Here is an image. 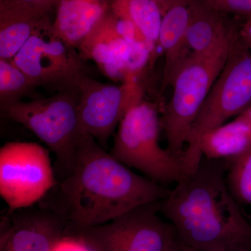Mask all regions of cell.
Masks as SVG:
<instances>
[{
	"label": "cell",
	"mask_w": 251,
	"mask_h": 251,
	"mask_svg": "<svg viewBox=\"0 0 251 251\" xmlns=\"http://www.w3.org/2000/svg\"><path fill=\"white\" fill-rule=\"evenodd\" d=\"M76 86L46 99L21 100L1 110L8 118L30 130L55 154L57 171L66 177L74 169L82 137Z\"/></svg>",
	"instance_id": "5"
},
{
	"label": "cell",
	"mask_w": 251,
	"mask_h": 251,
	"mask_svg": "<svg viewBox=\"0 0 251 251\" xmlns=\"http://www.w3.org/2000/svg\"><path fill=\"white\" fill-rule=\"evenodd\" d=\"M237 118L242 120L243 122H246V123L251 126V105L245 111L243 112L241 115L237 116Z\"/></svg>",
	"instance_id": "27"
},
{
	"label": "cell",
	"mask_w": 251,
	"mask_h": 251,
	"mask_svg": "<svg viewBox=\"0 0 251 251\" xmlns=\"http://www.w3.org/2000/svg\"><path fill=\"white\" fill-rule=\"evenodd\" d=\"M36 87L34 82L11 60L0 59L1 110L21 101Z\"/></svg>",
	"instance_id": "19"
},
{
	"label": "cell",
	"mask_w": 251,
	"mask_h": 251,
	"mask_svg": "<svg viewBox=\"0 0 251 251\" xmlns=\"http://www.w3.org/2000/svg\"><path fill=\"white\" fill-rule=\"evenodd\" d=\"M221 251H251V239L235 243Z\"/></svg>",
	"instance_id": "26"
},
{
	"label": "cell",
	"mask_w": 251,
	"mask_h": 251,
	"mask_svg": "<svg viewBox=\"0 0 251 251\" xmlns=\"http://www.w3.org/2000/svg\"><path fill=\"white\" fill-rule=\"evenodd\" d=\"M52 23L36 31L11 61L36 87L57 92L75 87L87 70L77 50L52 34Z\"/></svg>",
	"instance_id": "10"
},
{
	"label": "cell",
	"mask_w": 251,
	"mask_h": 251,
	"mask_svg": "<svg viewBox=\"0 0 251 251\" xmlns=\"http://www.w3.org/2000/svg\"><path fill=\"white\" fill-rule=\"evenodd\" d=\"M57 0H0V59L14 58L36 31L51 24Z\"/></svg>",
	"instance_id": "13"
},
{
	"label": "cell",
	"mask_w": 251,
	"mask_h": 251,
	"mask_svg": "<svg viewBox=\"0 0 251 251\" xmlns=\"http://www.w3.org/2000/svg\"><path fill=\"white\" fill-rule=\"evenodd\" d=\"M161 201L135 207L106 224L68 228L92 251H166L177 235L173 224L158 215Z\"/></svg>",
	"instance_id": "7"
},
{
	"label": "cell",
	"mask_w": 251,
	"mask_h": 251,
	"mask_svg": "<svg viewBox=\"0 0 251 251\" xmlns=\"http://www.w3.org/2000/svg\"><path fill=\"white\" fill-rule=\"evenodd\" d=\"M53 251H92L80 237L68 228Z\"/></svg>",
	"instance_id": "22"
},
{
	"label": "cell",
	"mask_w": 251,
	"mask_h": 251,
	"mask_svg": "<svg viewBox=\"0 0 251 251\" xmlns=\"http://www.w3.org/2000/svg\"><path fill=\"white\" fill-rule=\"evenodd\" d=\"M114 0H57L52 34L77 49L99 20L111 9Z\"/></svg>",
	"instance_id": "15"
},
{
	"label": "cell",
	"mask_w": 251,
	"mask_h": 251,
	"mask_svg": "<svg viewBox=\"0 0 251 251\" xmlns=\"http://www.w3.org/2000/svg\"><path fill=\"white\" fill-rule=\"evenodd\" d=\"M111 11L117 17L130 21L153 45L159 44L163 15L156 3L148 0H114Z\"/></svg>",
	"instance_id": "18"
},
{
	"label": "cell",
	"mask_w": 251,
	"mask_h": 251,
	"mask_svg": "<svg viewBox=\"0 0 251 251\" xmlns=\"http://www.w3.org/2000/svg\"><path fill=\"white\" fill-rule=\"evenodd\" d=\"M227 160L202 156L161 202L179 239L198 251H221L251 239V224L227 186Z\"/></svg>",
	"instance_id": "2"
},
{
	"label": "cell",
	"mask_w": 251,
	"mask_h": 251,
	"mask_svg": "<svg viewBox=\"0 0 251 251\" xmlns=\"http://www.w3.org/2000/svg\"><path fill=\"white\" fill-rule=\"evenodd\" d=\"M251 105V51L242 44L237 29L224 69L188 133L184 155L185 175L192 174L202 160L200 144L203 135L231 117L239 116Z\"/></svg>",
	"instance_id": "3"
},
{
	"label": "cell",
	"mask_w": 251,
	"mask_h": 251,
	"mask_svg": "<svg viewBox=\"0 0 251 251\" xmlns=\"http://www.w3.org/2000/svg\"><path fill=\"white\" fill-rule=\"evenodd\" d=\"M57 183L49 150L39 144L10 142L0 149V196L9 212L31 207Z\"/></svg>",
	"instance_id": "8"
},
{
	"label": "cell",
	"mask_w": 251,
	"mask_h": 251,
	"mask_svg": "<svg viewBox=\"0 0 251 251\" xmlns=\"http://www.w3.org/2000/svg\"><path fill=\"white\" fill-rule=\"evenodd\" d=\"M78 114L84 135L94 138L107 150L108 142L130 109L143 101V88L137 79L120 85L103 83L87 75L77 80Z\"/></svg>",
	"instance_id": "9"
},
{
	"label": "cell",
	"mask_w": 251,
	"mask_h": 251,
	"mask_svg": "<svg viewBox=\"0 0 251 251\" xmlns=\"http://www.w3.org/2000/svg\"><path fill=\"white\" fill-rule=\"evenodd\" d=\"M206 52L191 53L175 78L171 100L163 105L161 128L167 149L184 160L188 133L203 103L227 61L231 40Z\"/></svg>",
	"instance_id": "4"
},
{
	"label": "cell",
	"mask_w": 251,
	"mask_h": 251,
	"mask_svg": "<svg viewBox=\"0 0 251 251\" xmlns=\"http://www.w3.org/2000/svg\"><path fill=\"white\" fill-rule=\"evenodd\" d=\"M204 6L217 13L251 15V0H200Z\"/></svg>",
	"instance_id": "21"
},
{
	"label": "cell",
	"mask_w": 251,
	"mask_h": 251,
	"mask_svg": "<svg viewBox=\"0 0 251 251\" xmlns=\"http://www.w3.org/2000/svg\"><path fill=\"white\" fill-rule=\"evenodd\" d=\"M62 214L72 228L106 224L138 206L163 201L171 190L140 176L112 156L94 138L83 135L74 169L57 183Z\"/></svg>",
	"instance_id": "1"
},
{
	"label": "cell",
	"mask_w": 251,
	"mask_h": 251,
	"mask_svg": "<svg viewBox=\"0 0 251 251\" xmlns=\"http://www.w3.org/2000/svg\"><path fill=\"white\" fill-rule=\"evenodd\" d=\"M161 119L155 104L142 101L126 114L117 127L112 156L150 179L167 186L185 176L184 160L158 142Z\"/></svg>",
	"instance_id": "6"
},
{
	"label": "cell",
	"mask_w": 251,
	"mask_h": 251,
	"mask_svg": "<svg viewBox=\"0 0 251 251\" xmlns=\"http://www.w3.org/2000/svg\"><path fill=\"white\" fill-rule=\"evenodd\" d=\"M177 235V234H176ZM166 251H199L194 248L190 247L188 244H185L179 237L176 236V239L173 241L171 245L167 249Z\"/></svg>",
	"instance_id": "25"
},
{
	"label": "cell",
	"mask_w": 251,
	"mask_h": 251,
	"mask_svg": "<svg viewBox=\"0 0 251 251\" xmlns=\"http://www.w3.org/2000/svg\"><path fill=\"white\" fill-rule=\"evenodd\" d=\"M227 161L226 179L229 191L237 202L251 205V146Z\"/></svg>",
	"instance_id": "20"
},
{
	"label": "cell",
	"mask_w": 251,
	"mask_h": 251,
	"mask_svg": "<svg viewBox=\"0 0 251 251\" xmlns=\"http://www.w3.org/2000/svg\"><path fill=\"white\" fill-rule=\"evenodd\" d=\"M217 14L201 1H190L186 36L193 52L210 51L228 40L232 35L235 27L227 26Z\"/></svg>",
	"instance_id": "16"
},
{
	"label": "cell",
	"mask_w": 251,
	"mask_h": 251,
	"mask_svg": "<svg viewBox=\"0 0 251 251\" xmlns=\"http://www.w3.org/2000/svg\"><path fill=\"white\" fill-rule=\"evenodd\" d=\"M69 224L48 207L8 212L1 223L0 251H53Z\"/></svg>",
	"instance_id": "12"
},
{
	"label": "cell",
	"mask_w": 251,
	"mask_h": 251,
	"mask_svg": "<svg viewBox=\"0 0 251 251\" xmlns=\"http://www.w3.org/2000/svg\"><path fill=\"white\" fill-rule=\"evenodd\" d=\"M189 3L175 5L162 18L159 44L164 55V67L160 89L161 95L168 87L173 86L179 71L193 52L186 36Z\"/></svg>",
	"instance_id": "14"
},
{
	"label": "cell",
	"mask_w": 251,
	"mask_h": 251,
	"mask_svg": "<svg viewBox=\"0 0 251 251\" xmlns=\"http://www.w3.org/2000/svg\"><path fill=\"white\" fill-rule=\"evenodd\" d=\"M146 46L131 44L122 34L111 9L94 25L77 47L84 60L93 61L113 81L138 79L148 63Z\"/></svg>",
	"instance_id": "11"
},
{
	"label": "cell",
	"mask_w": 251,
	"mask_h": 251,
	"mask_svg": "<svg viewBox=\"0 0 251 251\" xmlns=\"http://www.w3.org/2000/svg\"><path fill=\"white\" fill-rule=\"evenodd\" d=\"M239 35L242 44L251 51V15L239 29Z\"/></svg>",
	"instance_id": "23"
},
{
	"label": "cell",
	"mask_w": 251,
	"mask_h": 251,
	"mask_svg": "<svg viewBox=\"0 0 251 251\" xmlns=\"http://www.w3.org/2000/svg\"><path fill=\"white\" fill-rule=\"evenodd\" d=\"M251 146V126L236 117L203 135L200 144L202 156L208 159L230 160Z\"/></svg>",
	"instance_id": "17"
},
{
	"label": "cell",
	"mask_w": 251,
	"mask_h": 251,
	"mask_svg": "<svg viewBox=\"0 0 251 251\" xmlns=\"http://www.w3.org/2000/svg\"><path fill=\"white\" fill-rule=\"evenodd\" d=\"M148 1L156 3L161 9L162 15L163 16L168 10L171 9L175 5L181 4V3H189L191 0H148Z\"/></svg>",
	"instance_id": "24"
}]
</instances>
